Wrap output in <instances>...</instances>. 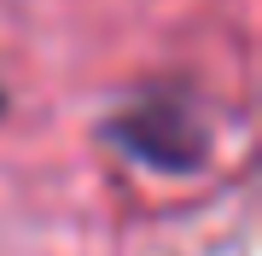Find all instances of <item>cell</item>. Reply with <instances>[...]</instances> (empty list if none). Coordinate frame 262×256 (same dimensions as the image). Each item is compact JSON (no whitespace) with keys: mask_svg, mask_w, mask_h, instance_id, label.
Returning a JSON list of instances; mask_svg holds the SVG:
<instances>
[{"mask_svg":"<svg viewBox=\"0 0 262 256\" xmlns=\"http://www.w3.org/2000/svg\"><path fill=\"white\" fill-rule=\"evenodd\" d=\"M117 140L128 146L134 157L158 163V169H192L204 157V128L192 123L175 105H146V111H128L117 123Z\"/></svg>","mask_w":262,"mask_h":256,"instance_id":"obj_1","label":"cell"}]
</instances>
